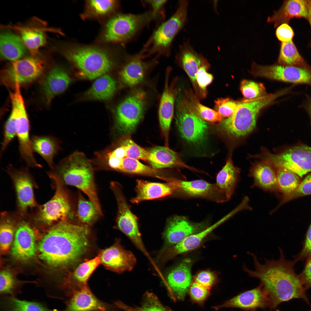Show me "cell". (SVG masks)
Returning <instances> with one entry per match:
<instances>
[{"instance_id":"1","label":"cell","mask_w":311,"mask_h":311,"mask_svg":"<svg viewBox=\"0 0 311 311\" xmlns=\"http://www.w3.org/2000/svg\"><path fill=\"white\" fill-rule=\"evenodd\" d=\"M280 256L277 260L266 259L260 263L256 256L248 252L253 259L255 269H249L244 264L243 270L249 276L259 279L268 294L270 310L277 308L281 303L294 299H304L309 305V301L299 277L295 272L297 262L286 259L282 249L279 248Z\"/></svg>"},{"instance_id":"2","label":"cell","mask_w":311,"mask_h":311,"mask_svg":"<svg viewBox=\"0 0 311 311\" xmlns=\"http://www.w3.org/2000/svg\"><path fill=\"white\" fill-rule=\"evenodd\" d=\"M88 226L69 221L58 222L52 227L38 244L40 258L54 267L67 268L79 262L89 245Z\"/></svg>"},{"instance_id":"3","label":"cell","mask_w":311,"mask_h":311,"mask_svg":"<svg viewBox=\"0 0 311 311\" xmlns=\"http://www.w3.org/2000/svg\"><path fill=\"white\" fill-rule=\"evenodd\" d=\"M62 181L77 187L88 197L100 215H103L97 195L93 168L81 153L76 152L63 160L56 168Z\"/></svg>"},{"instance_id":"4","label":"cell","mask_w":311,"mask_h":311,"mask_svg":"<svg viewBox=\"0 0 311 311\" xmlns=\"http://www.w3.org/2000/svg\"><path fill=\"white\" fill-rule=\"evenodd\" d=\"M287 93L285 89L274 94L238 102L233 114L219 123L220 130L230 137L238 138L245 136L255 128L260 110Z\"/></svg>"},{"instance_id":"5","label":"cell","mask_w":311,"mask_h":311,"mask_svg":"<svg viewBox=\"0 0 311 311\" xmlns=\"http://www.w3.org/2000/svg\"><path fill=\"white\" fill-rule=\"evenodd\" d=\"M62 53L83 77L89 79L106 74L113 64L112 53L98 46L71 45L64 48Z\"/></svg>"},{"instance_id":"6","label":"cell","mask_w":311,"mask_h":311,"mask_svg":"<svg viewBox=\"0 0 311 311\" xmlns=\"http://www.w3.org/2000/svg\"><path fill=\"white\" fill-rule=\"evenodd\" d=\"M188 4L187 0L180 1L173 15L154 30L140 51L144 58L170 54L173 39L187 21Z\"/></svg>"},{"instance_id":"7","label":"cell","mask_w":311,"mask_h":311,"mask_svg":"<svg viewBox=\"0 0 311 311\" xmlns=\"http://www.w3.org/2000/svg\"><path fill=\"white\" fill-rule=\"evenodd\" d=\"M153 20L150 11L137 14H115L107 22L99 39L104 43H126Z\"/></svg>"},{"instance_id":"8","label":"cell","mask_w":311,"mask_h":311,"mask_svg":"<svg viewBox=\"0 0 311 311\" xmlns=\"http://www.w3.org/2000/svg\"><path fill=\"white\" fill-rule=\"evenodd\" d=\"M48 174L54 182L55 191L51 199L39 207L35 219L45 225L58 221H69L74 213L68 192L57 174L53 172Z\"/></svg>"},{"instance_id":"9","label":"cell","mask_w":311,"mask_h":311,"mask_svg":"<svg viewBox=\"0 0 311 311\" xmlns=\"http://www.w3.org/2000/svg\"><path fill=\"white\" fill-rule=\"evenodd\" d=\"M176 104L175 122L182 137L191 144L200 145L208 134L207 123L195 112L187 98L179 95Z\"/></svg>"},{"instance_id":"10","label":"cell","mask_w":311,"mask_h":311,"mask_svg":"<svg viewBox=\"0 0 311 311\" xmlns=\"http://www.w3.org/2000/svg\"><path fill=\"white\" fill-rule=\"evenodd\" d=\"M10 96L12 105L10 115L15 122L21 156L28 166L41 168V166L35 158L32 149L29 122L21 91H15L11 92Z\"/></svg>"},{"instance_id":"11","label":"cell","mask_w":311,"mask_h":311,"mask_svg":"<svg viewBox=\"0 0 311 311\" xmlns=\"http://www.w3.org/2000/svg\"><path fill=\"white\" fill-rule=\"evenodd\" d=\"M146 99L145 92L137 89L118 105L116 111V127L120 134L127 136L135 130L143 115Z\"/></svg>"},{"instance_id":"12","label":"cell","mask_w":311,"mask_h":311,"mask_svg":"<svg viewBox=\"0 0 311 311\" xmlns=\"http://www.w3.org/2000/svg\"><path fill=\"white\" fill-rule=\"evenodd\" d=\"M266 152L264 161L272 166L285 168L301 178L311 172V147L299 145L278 154Z\"/></svg>"},{"instance_id":"13","label":"cell","mask_w":311,"mask_h":311,"mask_svg":"<svg viewBox=\"0 0 311 311\" xmlns=\"http://www.w3.org/2000/svg\"><path fill=\"white\" fill-rule=\"evenodd\" d=\"M44 67L43 61L37 57L19 59L2 71V83L7 87L14 88L17 85L29 83L41 75Z\"/></svg>"},{"instance_id":"14","label":"cell","mask_w":311,"mask_h":311,"mask_svg":"<svg viewBox=\"0 0 311 311\" xmlns=\"http://www.w3.org/2000/svg\"><path fill=\"white\" fill-rule=\"evenodd\" d=\"M110 187L115 197L117 204L116 219L119 229L126 235L139 249L145 251L136 217L131 211L122 191L121 185L112 182Z\"/></svg>"},{"instance_id":"15","label":"cell","mask_w":311,"mask_h":311,"mask_svg":"<svg viewBox=\"0 0 311 311\" xmlns=\"http://www.w3.org/2000/svg\"><path fill=\"white\" fill-rule=\"evenodd\" d=\"M251 72L254 76L311 86V71L301 67L281 65L263 66L254 63Z\"/></svg>"},{"instance_id":"16","label":"cell","mask_w":311,"mask_h":311,"mask_svg":"<svg viewBox=\"0 0 311 311\" xmlns=\"http://www.w3.org/2000/svg\"><path fill=\"white\" fill-rule=\"evenodd\" d=\"M169 182L182 196L189 198H203L217 203L227 201L215 183L203 179L190 181L169 178Z\"/></svg>"},{"instance_id":"17","label":"cell","mask_w":311,"mask_h":311,"mask_svg":"<svg viewBox=\"0 0 311 311\" xmlns=\"http://www.w3.org/2000/svg\"><path fill=\"white\" fill-rule=\"evenodd\" d=\"M270 305L268 294L260 283L257 287L241 292L212 308L216 310L223 308H235L244 311H257L258 308L265 310Z\"/></svg>"},{"instance_id":"18","label":"cell","mask_w":311,"mask_h":311,"mask_svg":"<svg viewBox=\"0 0 311 311\" xmlns=\"http://www.w3.org/2000/svg\"><path fill=\"white\" fill-rule=\"evenodd\" d=\"M191 261L189 258L183 260L168 274L166 280L168 294L174 301H183L191 283Z\"/></svg>"},{"instance_id":"19","label":"cell","mask_w":311,"mask_h":311,"mask_svg":"<svg viewBox=\"0 0 311 311\" xmlns=\"http://www.w3.org/2000/svg\"><path fill=\"white\" fill-rule=\"evenodd\" d=\"M209 226L207 221L194 222L186 216L175 215L168 220L164 237L168 243L175 245L189 236L198 233Z\"/></svg>"},{"instance_id":"20","label":"cell","mask_w":311,"mask_h":311,"mask_svg":"<svg viewBox=\"0 0 311 311\" xmlns=\"http://www.w3.org/2000/svg\"><path fill=\"white\" fill-rule=\"evenodd\" d=\"M98 256L100 263L107 269L119 273L131 270L136 262L133 254L124 249L118 240L111 246L101 250Z\"/></svg>"},{"instance_id":"21","label":"cell","mask_w":311,"mask_h":311,"mask_svg":"<svg viewBox=\"0 0 311 311\" xmlns=\"http://www.w3.org/2000/svg\"><path fill=\"white\" fill-rule=\"evenodd\" d=\"M69 297L65 302V309L58 311H120L114 304L98 299L87 285L75 290Z\"/></svg>"},{"instance_id":"22","label":"cell","mask_w":311,"mask_h":311,"mask_svg":"<svg viewBox=\"0 0 311 311\" xmlns=\"http://www.w3.org/2000/svg\"><path fill=\"white\" fill-rule=\"evenodd\" d=\"M7 172L14 182L19 208L23 214L28 208L35 205L31 176L26 169H17L10 165Z\"/></svg>"},{"instance_id":"23","label":"cell","mask_w":311,"mask_h":311,"mask_svg":"<svg viewBox=\"0 0 311 311\" xmlns=\"http://www.w3.org/2000/svg\"><path fill=\"white\" fill-rule=\"evenodd\" d=\"M35 237L34 232L29 223L23 221L20 222L16 230L11 249L14 257L22 261L33 258L36 252Z\"/></svg>"},{"instance_id":"24","label":"cell","mask_w":311,"mask_h":311,"mask_svg":"<svg viewBox=\"0 0 311 311\" xmlns=\"http://www.w3.org/2000/svg\"><path fill=\"white\" fill-rule=\"evenodd\" d=\"M169 71L166 75L159 109L160 125L166 147L168 146L169 135L173 116L176 90L169 83Z\"/></svg>"},{"instance_id":"25","label":"cell","mask_w":311,"mask_h":311,"mask_svg":"<svg viewBox=\"0 0 311 311\" xmlns=\"http://www.w3.org/2000/svg\"><path fill=\"white\" fill-rule=\"evenodd\" d=\"M100 264L98 256L85 261L68 274L64 284V294L69 297L73 293L86 285L91 275Z\"/></svg>"},{"instance_id":"26","label":"cell","mask_w":311,"mask_h":311,"mask_svg":"<svg viewBox=\"0 0 311 311\" xmlns=\"http://www.w3.org/2000/svg\"><path fill=\"white\" fill-rule=\"evenodd\" d=\"M71 78L67 73L59 67H55L48 73L41 85V90L47 104L56 96L65 91L71 83Z\"/></svg>"},{"instance_id":"27","label":"cell","mask_w":311,"mask_h":311,"mask_svg":"<svg viewBox=\"0 0 311 311\" xmlns=\"http://www.w3.org/2000/svg\"><path fill=\"white\" fill-rule=\"evenodd\" d=\"M143 58L140 52L127 56L120 74L121 80L127 86H135L143 80L146 69L152 62L145 61Z\"/></svg>"},{"instance_id":"28","label":"cell","mask_w":311,"mask_h":311,"mask_svg":"<svg viewBox=\"0 0 311 311\" xmlns=\"http://www.w3.org/2000/svg\"><path fill=\"white\" fill-rule=\"evenodd\" d=\"M148 152L150 155L148 161L153 168L179 167L200 172L186 164L178 153L168 147L157 146L151 148Z\"/></svg>"},{"instance_id":"29","label":"cell","mask_w":311,"mask_h":311,"mask_svg":"<svg viewBox=\"0 0 311 311\" xmlns=\"http://www.w3.org/2000/svg\"><path fill=\"white\" fill-rule=\"evenodd\" d=\"M175 191L174 186L169 182L162 183L138 180L136 196L130 201L133 203H138L145 200L164 197L171 195Z\"/></svg>"},{"instance_id":"30","label":"cell","mask_w":311,"mask_h":311,"mask_svg":"<svg viewBox=\"0 0 311 311\" xmlns=\"http://www.w3.org/2000/svg\"><path fill=\"white\" fill-rule=\"evenodd\" d=\"M308 2L303 0H290L286 1L278 10L274 12L268 17L267 22L274 24V27L294 18H308Z\"/></svg>"},{"instance_id":"31","label":"cell","mask_w":311,"mask_h":311,"mask_svg":"<svg viewBox=\"0 0 311 311\" xmlns=\"http://www.w3.org/2000/svg\"><path fill=\"white\" fill-rule=\"evenodd\" d=\"M251 175L255 186L266 191L280 193L275 170L267 162L264 161L256 165L251 170Z\"/></svg>"},{"instance_id":"32","label":"cell","mask_w":311,"mask_h":311,"mask_svg":"<svg viewBox=\"0 0 311 311\" xmlns=\"http://www.w3.org/2000/svg\"><path fill=\"white\" fill-rule=\"evenodd\" d=\"M232 217V213H229L212 225L198 233L187 237L169 249L168 257H173L197 248L208 234Z\"/></svg>"},{"instance_id":"33","label":"cell","mask_w":311,"mask_h":311,"mask_svg":"<svg viewBox=\"0 0 311 311\" xmlns=\"http://www.w3.org/2000/svg\"><path fill=\"white\" fill-rule=\"evenodd\" d=\"M177 58L196 89L198 85L196 75L204 58L198 54L188 43L186 42L180 46Z\"/></svg>"},{"instance_id":"34","label":"cell","mask_w":311,"mask_h":311,"mask_svg":"<svg viewBox=\"0 0 311 311\" xmlns=\"http://www.w3.org/2000/svg\"><path fill=\"white\" fill-rule=\"evenodd\" d=\"M238 169L233 164L231 158L219 172L215 184L219 190L228 200L233 194L238 180Z\"/></svg>"},{"instance_id":"35","label":"cell","mask_w":311,"mask_h":311,"mask_svg":"<svg viewBox=\"0 0 311 311\" xmlns=\"http://www.w3.org/2000/svg\"><path fill=\"white\" fill-rule=\"evenodd\" d=\"M26 51L20 39L16 35L8 31L1 33L0 51L3 58L14 61L25 55Z\"/></svg>"},{"instance_id":"36","label":"cell","mask_w":311,"mask_h":311,"mask_svg":"<svg viewBox=\"0 0 311 311\" xmlns=\"http://www.w3.org/2000/svg\"><path fill=\"white\" fill-rule=\"evenodd\" d=\"M31 143L33 152L40 155L52 169L54 168V158L57 154L59 147L54 137L50 136L33 135Z\"/></svg>"},{"instance_id":"37","label":"cell","mask_w":311,"mask_h":311,"mask_svg":"<svg viewBox=\"0 0 311 311\" xmlns=\"http://www.w3.org/2000/svg\"><path fill=\"white\" fill-rule=\"evenodd\" d=\"M119 5L120 3L117 0L86 1L81 17L84 20L105 18L114 14Z\"/></svg>"},{"instance_id":"38","label":"cell","mask_w":311,"mask_h":311,"mask_svg":"<svg viewBox=\"0 0 311 311\" xmlns=\"http://www.w3.org/2000/svg\"><path fill=\"white\" fill-rule=\"evenodd\" d=\"M116 89L115 80L109 75L105 74L96 79L85 95L90 99L107 100L112 97Z\"/></svg>"},{"instance_id":"39","label":"cell","mask_w":311,"mask_h":311,"mask_svg":"<svg viewBox=\"0 0 311 311\" xmlns=\"http://www.w3.org/2000/svg\"><path fill=\"white\" fill-rule=\"evenodd\" d=\"M114 303L118 308L124 311H172L170 308L162 304L154 293L148 291L143 295L140 306H131L120 300Z\"/></svg>"},{"instance_id":"40","label":"cell","mask_w":311,"mask_h":311,"mask_svg":"<svg viewBox=\"0 0 311 311\" xmlns=\"http://www.w3.org/2000/svg\"><path fill=\"white\" fill-rule=\"evenodd\" d=\"M1 311H58L51 310L43 304L35 301L18 299L16 297L2 296Z\"/></svg>"},{"instance_id":"41","label":"cell","mask_w":311,"mask_h":311,"mask_svg":"<svg viewBox=\"0 0 311 311\" xmlns=\"http://www.w3.org/2000/svg\"><path fill=\"white\" fill-rule=\"evenodd\" d=\"M276 172L282 200L294 192L299 185L301 177L285 168L274 166Z\"/></svg>"},{"instance_id":"42","label":"cell","mask_w":311,"mask_h":311,"mask_svg":"<svg viewBox=\"0 0 311 311\" xmlns=\"http://www.w3.org/2000/svg\"><path fill=\"white\" fill-rule=\"evenodd\" d=\"M280 65L296 66L311 71L292 41L281 43L278 59Z\"/></svg>"},{"instance_id":"43","label":"cell","mask_w":311,"mask_h":311,"mask_svg":"<svg viewBox=\"0 0 311 311\" xmlns=\"http://www.w3.org/2000/svg\"><path fill=\"white\" fill-rule=\"evenodd\" d=\"M22 39L24 45L34 55L46 42V37L41 30L32 27L21 28L20 29Z\"/></svg>"},{"instance_id":"44","label":"cell","mask_w":311,"mask_h":311,"mask_svg":"<svg viewBox=\"0 0 311 311\" xmlns=\"http://www.w3.org/2000/svg\"><path fill=\"white\" fill-rule=\"evenodd\" d=\"M100 215L94 204L78 194L77 217L83 225L89 226L94 223Z\"/></svg>"},{"instance_id":"45","label":"cell","mask_w":311,"mask_h":311,"mask_svg":"<svg viewBox=\"0 0 311 311\" xmlns=\"http://www.w3.org/2000/svg\"><path fill=\"white\" fill-rule=\"evenodd\" d=\"M185 94L192 109L201 119L211 123L220 122L222 119L217 112L201 104L191 92L186 91Z\"/></svg>"},{"instance_id":"46","label":"cell","mask_w":311,"mask_h":311,"mask_svg":"<svg viewBox=\"0 0 311 311\" xmlns=\"http://www.w3.org/2000/svg\"><path fill=\"white\" fill-rule=\"evenodd\" d=\"M120 171L151 176L164 180L166 179L158 174L154 168L142 164L138 160L128 157L123 159Z\"/></svg>"},{"instance_id":"47","label":"cell","mask_w":311,"mask_h":311,"mask_svg":"<svg viewBox=\"0 0 311 311\" xmlns=\"http://www.w3.org/2000/svg\"><path fill=\"white\" fill-rule=\"evenodd\" d=\"M0 245L2 251H7L11 245L14 234L12 218L7 213H3L1 216Z\"/></svg>"},{"instance_id":"48","label":"cell","mask_w":311,"mask_h":311,"mask_svg":"<svg viewBox=\"0 0 311 311\" xmlns=\"http://www.w3.org/2000/svg\"><path fill=\"white\" fill-rule=\"evenodd\" d=\"M16 283L11 274L4 270L0 274V293L4 297H16L20 293Z\"/></svg>"},{"instance_id":"49","label":"cell","mask_w":311,"mask_h":311,"mask_svg":"<svg viewBox=\"0 0 311 311\" xmlns=\"http://www.w3.org/2000/svg\"><path fill=\"white\" fill-rule=\"evenodd\" d=\"M240 89L244 97L249 100L266 95H264L265 94V87L261 83L244 79L241 83Z\"/></svg>"},{"instance_id":"50","label":"cell","mask_w":311,"mask_h":311,"mask_svg":"<svg viewBox=\"0 0 311 311\" xmlns=\"http://www.w3.org/2000/svg\"><path fill=\"white\" fill-rule=\"evenodd\" d=\"M208 66L209 64L207 62L204 58L196 77L198 86L201 95L203 98L206 96V87L212 82L213 79V75L207 72Z\"/></svg>"},{"instance_id":"51","label":"cell","mask_w":311,"mask_h":311,"mask_svg":"<svg viewBox=\"0 0 311 311\" xmlns=\"http://www.w3.org/2000/svg\"><path fill=\"white\" fill-rule=\"evenodd\" d=\"M120 143L125 147L126 157L136 160L148 161L149 153L128 138L122 140Z\"/></svg>"},{"instance_id":"52","label":"cell","mask_w":311,"mask_h":311,"mask_svg":"<svg viewBox=\"0 0 311 311\" xmlns=\"http://www.w3.org/2000/svg\"><path fill=\"white\" fill-rule=\"evenodd\" d=\"M188 292L191 301L201 306L211 295L210 289L195 281L191 282Z\"/></svg>"},{"instance_id":"53","label":"cell","mask_w":311,"mask_h":311,"mask_svg":"<svg viewBox=\"0 0 311 311\" xmlns=\"http://www.w3.org/2000/svg\"><path fill=\"white\" fill-rule=\"evenodd\" d=\"M215 110L219 114L222 119L229 117L234 113L238 102L229 98H219L214 101Z\"/></svg>"},{"instance_id":"54","label":"cell","mask_w":311,"mask_h":311,"mask_svg":"<svg viewBox=\"0 0 311 311\" xmlns=\"http://www.w3.org/2000/svg\"><path fill=\"white\" fill-rule=\"evenodd\" d=\"M310 195H311V173L308 175L301 181L296 190L282 200L279 206L296 198Z\"/></svg>"},{"instance_id":"55","label":"cell","mask_w":311,"mask_h":311,"mask_svg":"<svg viewBox=\"0 0 311 311\" xmlns=\"http://www.w3.org/2000/svg\"><path fill=\"white\" fill-rule=\"evenodd\" d=\"M166 0H146L145 3L151 8L153 20L158 22L163 20L165 17L164 7Z\"/></svg>"},{"instance_id":"56","label":"cell","mask_w":311,"mask_h":311,"mask_svg":"<svg viewBox=\"0 0 311 311\" xmlns=\"http://www.w3.org/2000/svg\"><path fill=\"white\" fill-rule=\"evenodd\" d=\"M195 281L210 289L217 282L216 277L213 272L208 270L201 271L194 278Z\"/></svg>"},{"instance_id":"57","label":"cell","mask_w":311,"mask_h":311,"mask_svg":"<svg viewBox=\"0 0 311 311\" xmlns=\"http://www.w3.org/2000/svg\"><path fill=\"white\" fill-rule=\"evenodd\" d=\"M311 257V223L306 234L303 247L299 253L295 256V260H306Z\"/></svg>"},{"instance_id":"58","label":"cell","mask_w":311,"mask_h":311,"mask_svg":"<svg viewBox=\"0 0 311 311\" xmlns=\"http://www.w3.org/2000/svg\"><path fill=\"white\" fill-rule=\"evenodd\" d=\"M276 34L278 39L282 42L291 41L294 36L291 28L286 23H283L277 29Z\"/></svg>"},{"instance_id":"59","label":"cell","mask_w":311,"mask_h":311,"mask_svg":"<svg viewBox=\"0 0 311 311\" xmlns=\"http://www.w3.org/2000/svg\"><path fill=\"white\" fill-rule=\"evenodd\" d=\"M299 275L306 290L311 288V257L306 260L304 268Z\"/></svg>"},{"instance_id":"60","label":"cell","mask_w":311,"mask_h":311,"mask_svg":"<svg viewBox=\"0 0 311 311\" xmlns=\"http://www.w3.org/2000/svg\"><path fill=\"white\" fill-rule=\"evenodd\" d=\"M307 97L303 104V107L308 113L311 122V99L308 96Z\"/></svg>"},{"instance_id":"61","label":"cell","mask_w":311,"mask_h":311,"mask_svg":"<svg viewBox=\"0 0 311 311\" xmlns=\"http://www.w3.org/2000/svg\"><path fill=\"white\" fill-rule=\"evenodd\" d=\"M309 15L308 18L311 26V1L308 2Z\"/></svg>"},{"instance_id":"62","label":"cell","mask_w":311,"mask_h":311,"mask_svg":"<svg viewBox=\"0 0 311 311\" xmlns=\"http://www.w3.org/2000/svg\"><path fill=\"white\" fill-rule=\"evenodd\" d=\"M308 311H311V310H309Z\"/></svg>"}]
</instances>
